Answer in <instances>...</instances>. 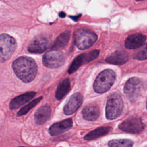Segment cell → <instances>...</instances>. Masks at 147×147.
Segmentation results:
<instances>
[{
    "label": "cell",
    "mask_w": 147,
    "mask_h": 147,
    "mask_svg": "<svg viewBox=\"0 0 147 147\" xmlns=\"http://www.w3.org/2000/svg\"><path fill=\"white\" fill-rule=\"evenodd\" d=\"M36 95L34 91H30L13 98L10 102L9 107L11 110L18 108L21 106L28 102Z\"/></svg>",
    "instance_id": "15"
},
{
    "label": "cell",
    "mask_w": 147,
    "mask_h": 147,
    "mask_svg": "<svg viewBox=\"0 0 147 147\" xmlns=\"http://www.w3.org/2000/svg\"><path fill=\"white\" fill-rule=\"evenodd\" d=\"M106 61L115 65H122L129 60L128 53L123 51H117L106 59Z\"/></svg>",
    "instance_id": "14"
},
{
    "label": "cell",
    "mask_w": 147,
    "mask_h": 147,
    "mask_svg": "<svg viewBox=\"0 0 147 147\" xmlns=\"http://www.w3.org/2000/svg\"><path fill=\"white\" fill-rule=\"evenodd\" d=\"M99 54V50H93L88 53H82L76 56L72 61L70 67L68 68V72L69 74H72L75 72L81 65L88 63L92 60H94L98 57Z\"/></svg>",
    "instance_id": "7"
},
{
    "label": "cell",
    "mask_w": 147,
    "mask_h": 147,
    "mask_svg": "<svg viewBox=\"0 0 147 147\" xmlns=\"http://www.w3.org/2000/svg\"><path fill=\"white\" fill-rule=\"evenodd\" d=\"M71 88V82L69 78H66L60 82L57 86L56 92V98L60 100L62 99L69 92Z\"/></svg>",
    "instance_id": "18"
},
{
    "label": "cell",
    "mask_w": 147,
    "mask_h": 147,
    "mask_svg": "<svg viewBox=\"0 0 147 147\" xmlns=\"http://www.w3.org/2000/svg\"><path fill=\"white\" fill-rule=\"evenodd\" d=\"M81 15L80 14V15H78V16H70V17H71V18H72V19L74 20H75V21H77V20L78 19V18Z\"/></svg>",
    "instance_id": "24"
},
{
    "label": "cell",
    "mask_w": 147,
    "mask_h": 147,
    "mask_svg": "<svg viewBox=\"0 0 147 147\" xmlns=\"http://www.w3.org/2000/svg\"><path fill=\"white\" fill-rule=\"evenodd\" d=\"M82 103L83 96L81 94L77 92L73 94L64 107V113L67 115L74 114L80 107Z\"/></svg>",
    "instance_id": "11"
},
{
    "label": "cell",
    "mask_w": 147,
    "mask_h": 147,
    "mask_svg": "<svg viewBox=\"0 0 147 147\" xmlns=\"http://www.w3.org/2000/svg\"><path fill=\"white\" fill-rule=\"evenodd\" d=\"M144 126V124L140 118L132 117L123 121L118 127L123 131L138 134L143 131Z\"/></svg>",
    "instance_id": "10"
},
{
    "label": "cell",
    "mask_w": 147,
    "mask_h": 147,
    "mask_svg": "<svg viewBox=\"0 0 147 147\" xmlns=\"http://www.w3.org/2000/svg\"><path fill=\"white\" fill-rule=\"evenodd\" d=\"M51 40L46 35H40L34 38L29 43L28 50L30 53H41L47 49L51 45Z\"/></svg>",
    "instance_id": "9"
},
{
    "label": "cell",
    "mask_w": 147,
    "mask_h": 147,
    "mask_svg": "<svg viewBox=\"0 0 147 147\" xmlns=\"http://www.w3.org/2000/svg\"><path fill=\"white\" fill-rule=\"evenodd\" d=\"M123 102L121 95L113 93L108 98L106 106V117L107 119L112 120L118 117L122 113Z\"/></svg>",
    "instance_id": "4"
},
{
    "label": "cell",
    "mask_w": 147,
    "mask_h": 147,
    "mask_svg": "<svg viewBox=\"0 0 147 147\" xmlns=\"http://www.w3.org/2000/svg\"><path fill=\"white\" fill-rule=\"evenodd\" d=\"M115 73L110 69L102 71L96 76L94 83V90L97 93L107 91L113 85L115 80Z\"/></svg>",
    "instance_id": "2"
},
{
    "label": "cell",
    "mask_w": 147,
    "mask_h": 147,
    "mask_svg": "<svg viewBox=\"0 0 147 147\" xmlns=\"http://www.w3.org/2000/svg\"><path fill=\"white\" fill-rule=\"evenodd\" d=\"M59 16H60V17L63 18V17H64L65 16V13H64V12H61V13H59Z\"/></svg>",
    "instance_id": "25"
},
{
    "label": "cell",
    "mask_w": 147,
    "mask_h": 147,
    "mask_svg": "<svg viewBox=\"0 0 147 147\" xmlns=\"http://www.w3.org/2000/svg\"><path fill=\"white\" fill-rule=\"evenodd\" d=\"M17 47L15 39L4 33L0 35V63L7 60L11 56Z\"/></svg>",
    "instance_id": "5"
},
{
    "label": "cell",
    "mask_w": 147,
    "mask_h": 147,
    "mask_svg": "<svg viewBox=\"0 0 147 147\" xmlns=\"http://www.w3.org/2000/svg\"><path fill=\"white\" fill-rule=\"evenodd\" d=\"M146 37L141 33L131 34L127 37L125 41V46L127 49H136L144 45Z\"/></svg>",
    "instance_id": "13"
},
{
    "label": "cell",
    "mask_w": 147,
    "mask_h": 147,
    "mask_svg": "<svg viewBox=\"0 0 147 147\" xmlns=\"http://www.w3.org/2000/svg\"><path fill=\"white\" fill-rule=\"evenodd\" d=\"M65 58L63 54L58 51L52 50L45 53L43 56L42 62L47 68H56L63 65Z\"/></svg>",
    "instance_id": "8"
},
{
    "label": "cell",
    "mask_w": 147,
    "mask_h": 147,
    "mask_svg": "<svg viewBox=\"0 0 147 147\" xmlns=\"http://www.w3.org/2000/svg\"><path fill=\"white\" fill-rule=\"evenodd\" d=\"M51 113V107L48 105H44L39 107L34 114V121L36 124L42 125L50 118Z\"/></svg>",
    "instance_id": "16"
},
{
    "label": "cell",
    "mask_w": 147,
    "mask_h": 147,
    "mask_svg": "<svg viewBox=\"0 0 147 147\" xmlns=\"http://www.w3.org/2000/svg\"><path fill=\"white\" fill-rule=\"evenodd\" d=\"M142 89V82L138 78L133 77L126 81L123 91L127 99L131 102H134L141 95Z\"/></svg>",
    "instance_id": "6"
},
{
    "label": "cell",
    "mask_w": 147,
    "mask_h": 147,
    "mask_svg": "<svg viewBox=\"0 0 147 147\" xmlns=\"http://www.w3.org/2000/svg\"><path fill=\"white\" fill-rule=\"evenodd\" d=\"M72 126V120L71 118H68L53 123L50 126L48 131L51 136H57L68 130Z\"/></svg>",
    "instance_id": "12"
},
{
    "label": "cell",
    "mask_w": 147,
    "mask_h": 147,
    "mask_svg": "<svg viewBox=\"0 0 147 147\" xmlns=\"http://www.w3.org/2000/svg\"><path fill=\"white\" fill-rule=\"evenodd\" d=\"M82 114L85 119L88 121H95L99 117L100 110L96 105L90 104L83 108Z\"/></svg>",
    "instance_id": "17"
},
{
    "label": "cell",
    "mask_w": 147,
    "mask_h": 147,
    "mask_svg": "<svg viewBox=\"0 0 147 147\" xmlns=\"http://www.w3.org/2000/svg\"><path fill=\"white\" fill-rule=\"evenodd\" d=\"M74 42L79 49L84 50L91 47L97 40V35L86 29H79L74 33Z\"/></svg>",
    "instance_id": "3"
},
{
    "label": "cell",
    "mask_w": 147,
    "mask_h": 147,
    "mask_svg": "<svg viewBox=\"0 0 147 147\" xmlns=\"http://www.w3.org/2000/svg\"><path fill=\"white\" fill-rule=\"evenodd\" d=\"M13 69L16 76L25 83L32 82L37 72V65L35 61L28 56H20L12 64Z\"/></svg>",
    "instance_id": "1"
},
{
    "label": "cell",
    "mask_w": 147,
    "mask_h": 147,
    "mask_svg": "<svg viewBox=\"0 0 147 147\" xmlns=\"http://www.w3.org/2000/svg\"><path fill=\"white\" fill-rule=\"evenodd\" d=\"M20 147H24V146H20Z\"/></svg>",
    "instance_id": "26"
},
{
    "label": "cell",
    "mask_w": 147,
    "mask_h": 147,
    "mask_svg": "<svg viewBox=\"0 0 147 147\" xmlns=\"http://www.w3.org/2000/svg\"><path fill=\"white\" fill-rule=\"evenodd\" d=\"M70 37V32L65 30L61 33L52 45V50H59L64 48L68 44Z\"/></svg>",
    "instance_id": "19"
},
{
    "label": "cell",
    "mask_w": 147,
    "mask_h": 147,
    "mask_svg": "<svg viewBox=\"0 0 147 147\" xmlns=\"http://www.w3.org/2000/svg\"><path fill=\"white\" fill-rule=\"evenodd\" d=\"M42 99V96H40V97L35 99L34 100L31 101L30 103H29L26 106L22 107L20 110V111L17 113V116H21V115L26 114L31 109H32L37 104H38Z\"/></svg>",
    "instance_id": "22"
},
{
    "label": "cell",
    "mask_w": 147,
    "mask_h": 147,
    "mask_svg": "<svg viewBox=\"0 0 147 147\" xmlns=\"http://www.w3.org/2000/svg\"><path fill=\"white\" fill-rule=\"evenodd\" d=\"M133 142L128 139H117L109 141V147H133Z\"/></svg>",
    "instance_id": "21"
},
{
    "label": "cell",
    "mask_w": 147,
    "mask_h": 147,
    "mask_svg": "<svg viewBox=\"0 0 147 147\" xmlns=\"http://www.w3.org/2000/svg\"><path fill=\"white\" fill-rule=\"evenodd\" d=\"M133 58L137 60H146V47L144 48L143 50L140 51V52L136 53L134 56Z\"/></svg>",
    "instance_id": "23"
},
{
    "label": "cell",
    "mask_w": 147,
    "mask_h": 147,
    "mask_svg": "<svg viewBox=\"0 0 147 147\" xmlns=\"http://www.w3.org/2000/svg\"><path fill=\"white\" fill-rule=\"evenodd\" d=\"M112 128L110 126H102L99 127L87 134L85 137L84 139L88 141L96 139L100 137L103 136L107 134L111 130Z\"/></svg>",
    "instance_id": "20"
}]
</instances>
